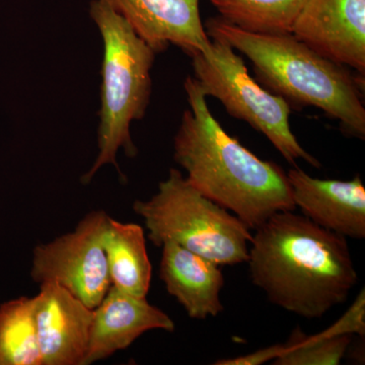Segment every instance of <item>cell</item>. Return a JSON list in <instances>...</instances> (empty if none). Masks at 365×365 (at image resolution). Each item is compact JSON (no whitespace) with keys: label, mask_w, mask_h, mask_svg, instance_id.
I'll return each instance as SVG.
<instances>
[{"label":"cell","mask_w":365,"mask_h":365,"mask_svg":"<svg viewBox=\"0 0 365 365\" xmlns=\"http://www.w3.org/2000/svg\"><path fill=\"white\" fill-rule=\"evenodd\" d=\"M247 263L271 304L307 319L342 304L359 281L347 239L294 210L255 230Z\"/></svg>","instance_id":"1"},{"label":"cell","mask_w":365,"mask_h":365,"mask_svg":"<svg viewBox=\"0 0 365 365\" xmlns=\"http://www.w3.org/2000/svg\"><path fill=\"white\" fill-rule=\"evenodd\" d=\"M184 86L190 108L175 135L174 160L186 170L190 184L250 230L275 213L295 210L287 172L227 133L195 78L189 76Z\"/></svg>","instance_id":"2"},{"label":"cell","mask_w":365,"mask_h":365,"mask_svg":"<svg viewBox=\"0 0 365 365\" xmlns=\"http://www.w3.org/2000/svg\"><path fill=\"white\" fill-rule=\"evenodd\" d=\"M209 38L225 41L253 63L257 78L294 107L313 106L340 122L347 135L365 139L364 76L331 61L292 34L242 30L220 16L206 21Z\"/></svg>","instance_id":"3"},{"label":"cell","mask_w":365,"mask_h":365,"mask_svg":"<svg viewBox=\"0 0 365 365\" xmlns=\"http://www.w3.org/2000/svg\"><path fill=\"white\" fill-rule=\"evenodd\" d=\"M91 18L95 21L104 44L101 86L98 155L81 178L88 184L98 170L113 165L120 172L117 155L123 150L134 158L137 148L132 140L130 125L143 119L150 105V71L155 53L136 35L130 25L103 0H93Z\"/></svg>","instance_id":"4"},{"label":"cell","mask_w":365,"mask_h":365,"mask_svg":"<svg viewBox=\"0 0 365 365\" xmlns=\"http://www.w3.org/2000/svg\"><path fill=\"white\" fill-rule=\"evenodd\" d=\"M134 212L143 218L155 246L170 241L218 266L247 263L253 235L237 217L197 191L177 169L158 184L148 200H136Z\"/></svg>","instance_id":"5"},{"label":"cell","mask_w":365,"mask_h":365,"mask_svg":"<svg viewBox=\"0 0 365 365\" xmlns=\"http://www.w3.org/2000/svg\"><path fill=\"white\" fill-rule=\"evenodd\" d=\"M210 49L192 57L194 78L206 97L217 98L230 116L247 122L267 137L287 162L304 160L319 169L321 163L297 141L290 128V106L250 76L242 57L225 41L210 38Z\"/></svg>","instance_id":"6"},{"label":"cell","mask_w":365,"mask_h":365,"mask_svg":"<svg viewBox=\"0 0 365 365\" xmlns=\"http://www.w3.org/2000/svg\"><path fill=\"white\" fill-rule=\"evenodd\" d=\"M109 215L93 211L76 230L35 247L31 276L37 283L56 282L95 309L111 287L103 234Z\"/></svg>","instance_id":"7"},{"label":"cell","mask_w":365,"mask_h":365,"mask_svg":"<svg viewBox=\"0 0 365 365\" xmlns=\"http://www.w3.org/2000/svg\"><path fill=\"white\" fill-rule=\"evenodd\" d=\"M290 34L325 58L365 76V0H307Z\"/></svg>","instance_id":"8"},{"label":"cell","mask_w":365,"mask_h":365,"mask_svg":"<svg viewBox=\"0 0 365 365\" xmlns=\"http://www.w3.org/2000/svg\"><path fill=\"white\" fill-rule=\"evenodd\" d=\"M34 297L36 331L43 365H81L93 309L56 282L41 283Z\"/></svg>","instance_id":"9"},{"label":"cell","mask_w":365,"mask_h":365,"mask_svg":"<svg viewBox=\"0 0 365 365\" xmlns=\"http://www.w3.org/2000/svg\"><path fill=\"white\" fill-rule=\"evenodd\" d=\"M130 25L157 53L170 45L190 57L210 49L211 39L201 21L199 0H103Z\"/></svg>","instance_id":"10"},{"label":"cell","mask_w":365,"mask_h":365,"mask_svg":"<svg viewBox=\"0 0 365 365\" xmlns=\"http://www.w3.org/2000/svg\"><path fill=\"white\" fill-rule=\"evenodd\" d=\"M174 321L153 306L146 297L110 287L93 309L88 350L81 365H90L126 349L144 333L153 330L174 332Z\"/></svg>","instance_id":"11"},{"label":"cell","mask_w":365,"mask_h":365,"mask_svg":"<svg viewBox=\"0 0 365 365\" xmlns=\"http://www.w3.org/2000/svg\"><path fill=\"white\" fill-rule=\"evenodd\" d=\"M295 208L319 227L354 240L365 239V188L350 181L313 178L299 168L287 173Z\"/></svg>","instance_id":"12"},{"label":"cell","mask_w":365,"mask_h":365,"mask_svg":"<svg viewBox=\"0 0 365 365\" xmlns=\"http://www.w3.org/2000/svg\"><path fill=\"white\" fill-rule=\"evenodd\" d=\"M160 248V279L190 318L206 319L222 313L225 276L220 266L175 242H165Z\"/></svg>","instance_id":"13"},{"label":"cell","mask_w":365,"mask_h":365,"mask_svg":"<svg viewBox=\"0 0 365 365\" xmlns=\"http://www.w3.org/2000/svg\"><path fill=\"white\" fill-rule=\"evenodd\" d=\"M103 248L113 287L127 294L146 297L153 267L143 227L118 222L109 216L103 234Z\"/></svg>","instance_id":"14"},{"label":"cell","mask_w":365,"mask_h":365,"mask_svg":"<svg viewBox=\"0 0 365 365\" xmlns=\"http://www.w3.org/2000/svg\"><path fill=\"white\" fill-rule=\"evenodd\" d=\"M220 18L258 34L292 33L307 0H210Z\"/></svg>","instance_id":"15"},{"label":"cell","mask_w":365,"mask_h":365,"mask_svg":"<svg viewBox=\"0 0 365 365\" xmlns=\"http://www.w3.org/2000/svg\"><path fill=\"white\" fill-rule=\"evenodd\" d=\"M0 365H43L34 297H21L0 306Z\"/></svg>","instance_id":"16"},{"label":"cell","mask_w":365,"mask_h":365,"mask_svg":"<svg viewBox=\"0 0 365 365\" xmlns=\"http://www.w3.org/2000/svg\"><path fill=\"white\" fill-rule=\"evenodd\" d=\"M352 336L307 337L294 331L287 350L273 361L274 365H337L344 359L352 342Z\"/></svg>","instance_id":"17"},{"label":"cell","mask_w":365,"mask_h":365,"mask_svg":"<svg viewBox=\"0 0 365 365\" xmlns=\"http://www.w3.org/2000/svg\"><path fill=\"white\" fill-rule=\"evenodd\" d=\"M364 292V289H362L346 313L327 330L319 333V335L323 336V337L359 335L364 338L365 336Z\"/></svg>","instance_id":"18"},{"label":"cell","mask_w":365,"mask_h":365,"mask_svg":"<svg viewBox=\"0 0 365 365\" xmlns=\"http://www.w3.org/2000/svg\"><path fill=\"white\" fill-rule=\"evenodd\" d=\"M287 350V344H276L262 348L250 354L234 357V359H220L215 365H260L268 361H274Z\"/></svg>","instance_id":"19"}]
</instances>
